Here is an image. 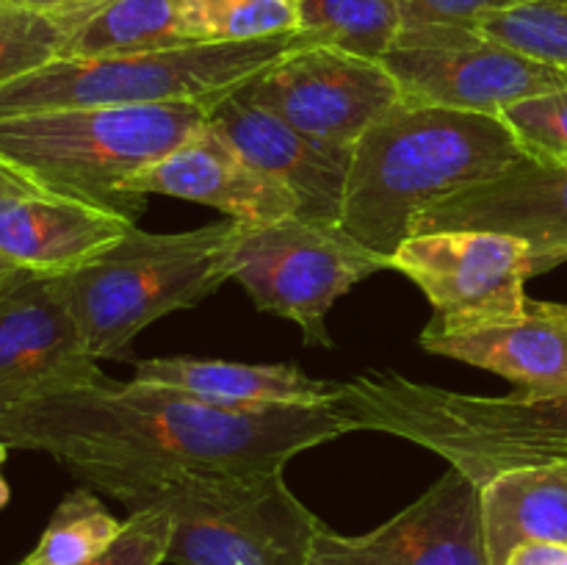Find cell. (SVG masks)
I'll return each mask as SVG.
<instances>
[{"label":"cell","mask_w":567,"mask_h":565,"mask_svg":"<svg viewBox=\"0 0 567 565\" xmlns=\"http://www.w3.org/2000/svg\"><path fill=\"white\" fill-rule=\"evenodd\" d=\"M327 404L225 408L169 388L97 377L50 388L0 419V452H44L83 487H122L192 474L286 471L305 449L349 435Z\"/></svg>","instance_id":"1"},{"label":"cell","mask_w":567,"mask_h":565,"mask_svg":"<svg viewBox=\"0 0 567 565\" xmlns=\"http://www.w3.org/2000/svg\"><path fill=\"white\" fill-rule=\"evenodd\" d=\"M502 116L399 103L352 147L341 227L391 264L415 219L520 158Z\"/></svg>","instance_id":"2"},{"label":"cell","mask_w":567,"mask_h":565,"mask_svg":"<svg viewBox=\"0 0 567 565\" xmlns=\"http://www.w3.org/2000/svg\"><path fill=\"white\" fill-rule=\"evenodd\" d=\"M330 404L352 432L374 430L419 443L476 485L518 465L551 463L567 452V393L474 397L424 386L396 371H369L341 382Z\"/></svg>","instance_id":"3"},{"label":"cell","mask_w":567,"mask_h":565,"mask_svg":"<svg viewBox=\"0 0 567 565\" xmlns=\"http://www.w3.org/2000/svg\"><path fill=\"white\" fill-rule=\"evenodd\" d=\"M199 103L66 109L0 120V161L39 188L136 222L144 205L120 183L155 164L208 125Z\"/></svg>","instance_id":"4"},{"label":"cell","mask_w":567,"mask_h":565,"mask_svg":"<svg viewBox=\"0 0 567 565\" xmlns=\"http://www.w3.org/2000/svg\"><path fill=\"white\" fill-rule=\"evenodd\" d=\"M241 222L225 219L186 233H142L64 275L70 308L94 360H127L144 327L197 308L230 280V253Z\"/></svg>","instance_id":"5"},{"label":"cell","mask_w":567,"mask_h":565,"mask_svg":"<svg viewBox=\"0 0 567 565\" xmlns=\"http://www.w3.org/2000/svg\"><path fill=\"white\" fill-rule=\"evenodd\" d=\"M299 33L255 42H203L150 53L70 55L0 86V120L66 109L199 103L214 109L238 86L275 64Z\"/></svg>","instance_id":"6"},{"label":"cell","mask_w":567,"mask_h":565,"mask_svg":"<svg viewBox=\"0 0 567 565\" xmlns=\"http://www.w3.org/2000/svg\"><path fill=\"white\" fill-rule=\"evenodd\" d=\"M127 513L166 510L175 565H305L321 521L293 496L286 471L192 474L122 487Z\"/></svg>","instance_id":"7"},{"label":"cell","mask_w":567,"mask_h":565,"mask_svg":"<svg viewBox=\"0 0 567 565\" xmlns=\"http://www.w3.org/2000/svg\"><path fill=\"white\" fill-rule=\"evenodd\" d=\"M391 269L382 255L365 249L341 225L288 219L238 227L230 253L236 280L255 308L293 321L305 341L332 347L327 314L358 282Z\"/></svg>","instance_id":"8"},{"label":"cell","mask_w":567,"mask_h":565,"mask_svg":"<svg viewBox=\"0 0 567 565\" xmlns=\"http://www.w3.org/2000/svg\"><path fill=\"white\" fill-rule=\"evenodd\" d=\"M382 64L402 89L404 103L491 116L567 86V72L474 25H402Z\"/></svg>","instance_id":"9"},{"label":"cell","mask_w":567,"mask_h":565,"mask_svg":"<svg viewBox=\"0 0 567 565\" xmlns=\"http://www.w3.org/2000/svg\"><path fill=\"white\" fill-rule=\"evenodd\" d=\"M316 142L354 147L374 122L402 103V89L382 61L321 44H302L236 89Z\"/></svg>","instance_id":"10"},{"label":"cell","mask_w":567,"mask_h":565,"mask_svg":"<svg viewBox=\"0 0 567 565\" xmlns=\"http://www.w3.org/2000/svg\"><path fill=\"white\" fill-rule=\"evenodd\" d=\"M391 269L415 282L435 308L432 330H460L529 314L526 280L535 253L526 242L493 230H435L410 236Z\"/></svg>","instance_id":"11"},{"label":"cell","mask_w":567,"mask_h":565,"mask_svg":"<svg viewBox=\"0 0 567 565\" xmlns=\"http://www.w3.org/2000/svg\"><path fill=\"white\" fill-rule=\"evenodd\" d=\"M305 565H493L482 485L449 469L424 496L365 535H338L319 524Z\"/></svg>","instance_id":"12"},{"label":"cell","mask_w":567,"mask_h":565,"mask_svg":"<svg viewBox=\"0 0 567 565\" xmlns=\"http://www.w3.org/2000/svg\"><path fill=\"white\" fill-rule=\"evenodd\" d=\"M64 275L17 269L0 282V419L25 399L97 377Z\"/></svg>","instance_id":"13"},{"label":"cell","mask_w":567,"mask_h":565,"mask_svg":"<svg viewBox=\"0 0 567 565\" xmlns=\"http://www.w3.org/2000/svg\"><path fill=\"white\" fill-rule=\"evenodd\" d=\"M493 230L526 242L535 275L567 260V164L520 155L509 170L463 188L415 219L413 233Z\"/></svg>","instance_id":"14"},{"label":"cell","mask_w":567,"mask_h":565,"mask_svg":"<svg viewBox=\"0 0 567 565\" xmlns=\"http://www.w3.org/2000/svg\"><path fill=\"white\" fill-rule=\"evenodd\" d=\"M208 127L230 142L255 170L293 194L299 219L341 225L352 147L316 142L271 111L236 97V92L208 111Z\"/></svg>","instance_id":"15"},{"label":"cell","mask_w":567,"mask_h":565,"mask_svg":"<svg viewBox=\"0 0 567 565\" xmlns=\"http://www.w3.org/2000/svg\"><path fill=\"white\" fill-rule=\"evenodd\" d=\"M122 197L147 205L150 194L210 205L244 225L288 219L299 203L288 188L255 170L230 142L205 125L197 136L120 183Z\"/></svg>","instance_id":"16"},{"label":"cell","mask_w":567,"mask_h":565,"mask_svg":"<svg viewBox=\"0 0 567 565\" xmlns=\"http://www.w3.org/2000/svg\"><path fill=\"white\" fill-rule=\"evenodd\" d=\"M136 222L114 210L28 186L0 199V255L17 269L61 277L127 236Z\"/></svg>","instance_id":"17"},{"label":"cell","mask_w":567,"mask_h":565,"mask_svg":"<svg viewBox=\"0 0 567 565\" xmlns=\"http://www.w3.org/2000/svg\"><path fill=\"white\" fill-rule=\"evenodd\" d=\"M419 343L430 355L493 371L529 397L567 393V316L557 314L551 302H529V314L518 319L460 330L426 327Z\"/></svg>","instance_id":"18"},{"label":"cell","mask_w":567,"mask_h":565,"mask_svg":"<svg viewBox=\"0 0 567 565\" xmlns=\"http://www.w3.org/2000/svg\"><path fill=\"white\" fill-rule=\"evenodd\" d=\"M133 380L225 408L327 404L341 388V382L308 377L293 363H238V360L183 358V355L136 360Z\"/></svg>","instance_id":"19"},{"label":"cell","mask_w":567,"mask_h":565,"mask_svg":"<svg viewBox=\"0 0 567 565\" xmlns=\"http://www.w3.org/2000/svg\"><path fill=\"white\" fill-rule=\"evenodd\" d=\"M482 526L493 565L524 543L567 546V460L518 465L482 485Z\"/></svg>","instance_id":"20"},{"label":"cell","mask_w":567,"mask_h":565,"mask_svg":"<svg viewBox=\"0 0 567 565\" xmlns=\"http://www.w3.org/2000/svg\"><path fill=\"white\" fill-rule=\"evenodd\" d=\"M194 42L186 0H105L66 44L70 55L150 53Z\"/></svg>","instance_id":"21"},{"label":"cell","mask_w":567,"mask_h":565,"mask_svg":"<svg viewBox=\"0 0 567 565\" xmlns=\"http://www.w3.org/2000/svg\"><path fill=\"white\" fill-rule=\"evenodd\" d=\"M299 37L369 61H382L402 31L391 0H297Z\"/></svg>","instance_id":"22"},{"label":"cell","mask_w":567,"mask_h":565,"mask_svg":"<svg viewBox=\"0 0 567 565\" xmlns=\"http://www.w3.org/2000/svg\"><path fill=\"white\" fill-rule=\"evenodd\" d=\"M100 6L33 9L14 0H0V86L50 61L64 59L70 39Z\"/></svg>","instance_id":"23"},{"label":"cell","mask_w":567,"mask_h":565,"mask_svg":"<svg viewBox=\"0 0 567 565\" xmlns=\"http://www.w3.org/2000/svg\"><path fill=\"white\" fill-rule=\"evenodd\" d=\"M125 521L114 518L92 487H75L50 515L22 565H81L116 541Z\"/></svg>","instance_id":"24"},{"label":"cell","mask_w":567,"mask_h":565,"mask_svg":"<svg viewBox=\"0 0 567 565\" xmlns=\"http://www.w3.org/2000/svg\"><path fill=\"white\" fill-rule=\"evenodd\" d=\"M194 42H255L299 31L297 0H186Z\"/></svg>","instance_id":"25"},{"label":"cell","mask_w":567,"mask_h":565,"mask_svg":"<svg viewBox=\"0 0 567 565\" xmlns=\"http://www.w3.org/2000/svg\"><path fill=\"white\" fill-rule=\"evenodd\" d=\"M487 37L567 72V0H524V3L485 17Z\"/></svg>","instance_id":"26"},{"label":"cell","mask_w":567,"mask_h":565,"mask_svg":"<svg viewBox=\"0 0 567 565\" xmlns=\"http://www.w3.org/2000/svg\"><path fill=\"white\" fill-rule=\"evenodd\" d=\"M502 120L518 138L520 153L567 164V86L509 105Z\"/></svg>","instance_id":"27"},{"label":"cell","mask_w":567,"mask_h":565,"mask_svg":"<svg viewBox=\"0 0 567 565\" xmlns=\"http://www.w3.org/2000/svg\"><path fill=\"white\" fill-rule=\"evenodd\" d=\"M169 543L172 515L166 510H138L127 515L122 532L105 552L81 565H161L166 563Z\"/></svg>","instance_id":"28"},{"label":"cell","mask_w":567,"mask_h":565,"mask_svg":"<svg viewBox=\"0 0 567 565\" xmlns=\"http://www.w3.org/2000/svg\"><path fill=\"white\" fill-rule=\"evenodd\" d=\"M404 25H474L524 0H391Z\"/></svg>","instance_id":"29"},{"label":"cell","mask_w":567,"mask_h":565,"mask_svg":"<svg viewBox=\"0 0 567 565\" xmlns=\"http://www.w3.org/2000/svg\"><path fill=\"white\" fill-rule=\"evenodd\" d=\"M507 565H567L563 543H524L509 554Z\"/></svg>","instance_id":"30"},{"label":"cell","mask_w":567,"mask_h":565,"mask_svg":"<svg viewBox=\"0 0 567 565\" xmlns=\"http://www.w3.org/2000/svg\"><path fill=\"white\" fill-rule=\"evenodd\" d=\"M28 186H37V183H31L25 175H20L17 170H11L6 161H0V199L9 197V194L22 192V188H28Z\"/></svg>","instance_id":"31"},{"label":"cell","mask_w":567,"mask_h":565,"mask_svg":"<svg viewBox=\"0 0 567 565\" xmlns=\"http://www.w3.org/2000/svg\"><path fill=\"white\" fill-rule=\"evenodd\" d=\"M14 3L33 6V9H78V6H100L105 0H14Z\"/></svg>","instance_id":"32"},{"label":"cell","mask_w":567,"mask_h":565,"mask_svg":"<svg viewBox=\"0 0 567 565\" xmlns=\"http://www.w3.org/2000/svg\"><path fill=\"white\" fill-rule=\"evenodd\" d=\"M9 502H11V487L9 482H6V476L0 474V510H3Z\"/></svg>","instance_id":"33"},{"label":"cell","mask_w":567,"mask_h":565,"mask_svg":"<svg viewBox=\"0 0 567 565\" xmlns=\"http://www.w3.org/2000/svg\"><path fill=\"white\" fill-rule=\"evenodd\" d=\"M11 271H17V266H14V264H9V260H6L3 255H0V282H3L6 277L11 275Z\"/></svg>","instance_id":"34"},{"label":"cell","mask_w":567,"mask_h":565,"mask_svg":"<svg viewBox=\"0 0 567 565\" xmlns=\"http://www.w3.org/2000/svg\"><path fill=\"white\" fill-rule=\"evenodd\" d=\"M551 305H554V302H551ZM554 310H557V314L567 316V305H554Z\"/></svg>","instance_id":"35"},{"label":"cell","mask_w":567,"mask_h":565,"mask_svg":"<svg viewBox=\"0 0 567 565\" xmlns=\"http://www.w3.org/2000/svg\"><path fill=\"white\" fill-rule=\"evenodd\" d=\"M559 460H567V452H565V454H563V458H559Z\"/></svg>","instance_id":"36"}]
</instances>
